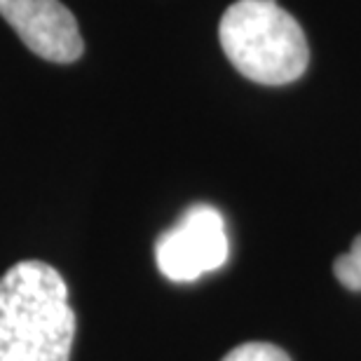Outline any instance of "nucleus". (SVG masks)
<instances>
[{"mask_svg":"<svg viewBox=\"0 0 361 361\" xmlns=\"http://www.w3.org/2000/svg\"><path fill=\"white\" fill-rule=\"evenodd\" d=\"M75 312L52 265L21 261L0 277V361H68Z\"/></svg>","mask_w":361,"mask_h":361,"instance_id":"nucleus-1","label":"nucleus"},{"mask_svg":"<svg viewBox=\"0 0 361 361\" xmlns=\"http://www.w3.org/2000/svg\"><path fill=\"white\" fill-rule=\"evenodd\" d=\"M228 256L230 242L226 221L212 204L190 207L155 244L157 270L178 284H188L207 272L221 270Z\"/></svg>","mask_w":361,"mask_h":361,"instance_id":"nucleus-3","label":"nucleus"},{"mask_svg":"<svg viewBox=\"0 0 361 361\" xmlns=\"http://www.w3.org/2000/svg\"><path fill=\"white\" fill-rule=\"evenodd\" d=\"M223 361H291L284 350L270 343H244L228 352Z\"/></svg>","mask_w":361,"mask_h":361,"instance_id":"nucleus-6","label":"nucleus"},{"mask_svg":"<svg viewBox=\"0 0 361 361\" xmlns=\"http://www.w3.org/2000/svg\"><path fill=\"white\" fill-rule=\"evenodd\" d=\"M334 272L345 288H350V291H361V235L355 237L352 249L348 254L336 258Z\"/></svg>","mask_w":361,"mask_h":361,"instance_id":"nucleus-5","label":"nucleus"},{"mask_svg":"<svg viewBox=\"0 0 361 361\" xmlns=\"http://www.w3.org/2000/svg\"><path fill=\"white\" fill-rule=\"evenodd\" d=\"M0 17L33 54L54 63L80 59L82 38L73 12L59 0H0Z\"/></svg>","mask_w":361,"mask_h":361,"instance_id":"nucleus-4","label":"nucleus"},{"mask_svg":"<svg viewBox=\"0 0 361 361\" xmlns=\"http://www.w3.org/2000/svg\"><path fill=\"white\" fill-rule=\"evenodd\" d=\"M221 47L244 78L261 85H286L305 73V33L274 0H237L219 26Z\"/></svg>","mask_w":361,"mask_h":361,"instance_id":"nucleus-2","label":"nucleus"}]
</instances>
